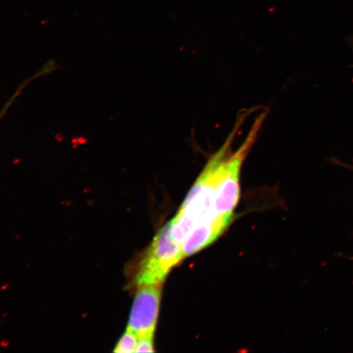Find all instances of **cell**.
<instances>
[{
  "instance_id": "1",
  "label": "cell",
  "mask_w": 353,
  "mask_h": 353,
  "mask_svg": "<svg viewBox=\"0 0 353 353\" xmlns=\"http://www.w3.org/2000/svg\"><path fill=\"white\" fill-rule=\"evenodd\" d=\"M184 258L183 246L172 234L171 221L163 227L145 252L136 273L137 286L163 284L174 267Z\"/></svg>"
},
{
  "instance_id": "6",
  "label": "cell",
  "mask_w": 353,
  "mask_h": 353,
  "mask_svg": "<svg viewBox=\"0 0 353 353\" xmlns=\"http://www.w3.org/2000/svg\"><path fill=\"white\" fill-rule=\"evenodd\" d=\"M153 336L139 338L135 352H154Z\"/></svg>"
},
{
  "instance_id": "5",
  "label": "cell",
  "mask_w": 353,
  "mask_h": 353,
  "mask_svg": "<svg viewBox=\"0 0 353 353\" xmlns=\"http://www.w3.org/2000/svg\"><path fill=\"white\" fill-rule=\"evenodd\" d=\"M38 78L37 74H34V77H30L28 79V81H26L24 83H22L21 85L17 88V90L15 91L14 94L11 97L10 99L8 101V103L4 105V107L2 108L1 110H0V121L2 120L3 117L6 116L7 112H8V110L12 107V105L14 103V101L19 97L21 95V92H23L25 90V88L29 85L30 82L34 81V79Z\"/></svg>"
},
{
  "instance_id": "3",
  "label": "cell",
  "mask_w": 353,
  "mask_h": 353,
  "mask_svg": "<svg viewBox=\"0 0 353 353\" xmlns=\"http://www.w3.org/2000/svg\"><path fill=\"white\" fill-rule=\"evenodd\" d=\"M232 217L217 216L196 225L183 242L184 257L199 252L218 239L230 224Z\"/></svg>"
},
{
  "instance_id": "2",
  "label": "cell",
  "mask_w": 353,
  "mask_h": 353,
  "mask_svg": "<svg viewBox=\"0 0 353 353\" xmlns=\"http://www.w3.org/2000/svg\"><path fill=\"white\" fill-rule=\"evenodd\" d=\"M162 285L139 287L127 329L132 331L139 338L154 337L160 309Z\"/></svg>"
},
{
  "instance_id": "4",
  "label": "cell",
  "mask_w": 353,
  "mask_h": 353,
  "mask_svg": "<svg viewBox=\"0 0 353 353\" xmlns=\"http://www.w3.org/2000/svg\"><path fill=\"white\" fill-rule=\"evenodd\" d=\"M138 342L139 337L137 336V334L132 332V331L127 330L125 334L120 339V341L118 342L114 352L118 353L135 352Z\"/></svg>"
},
{
  "instance_id": "7",
  "label": "cell",
  "mask_w": 353,
  "mask_h": 353,
  "mask_svg": "<svg viewBox=\"0 0 353 353\" xmlns=\"http://www.w3.org/2000/svg\"><path fill=\"white\" fill-rule=\"evenodd\" d=\"M350 44L353 50V37L350 39Z\"/></svg>"
}]
</instances>
